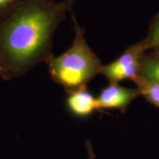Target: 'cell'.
<instances>
[{"mask_svg": "<svg viewBox=\"0 0 159 159\" xmlns=\"http://www.w3.org/2000/svg\"><path fill=\"white\" fill-rule=\"evenodd\" d=\"M67 12L63 1L25 0L0 22L4 80L23 76L53 55L55 33Z\"/></svg>", "mask_w": 159, "mask_h": 159, "instance_id": "6da1fadb", "label": "cell"}, {"mask_svg": "<svg viewBox=\"0 0 159 159\" xmlns=\"http://www.w3.org/2000/svg\"><path fill=\"white\" fill-rule=\"evenodd\" d=\"M75 37L72 44L59 56L54 55L46 62L52 79L70 94L87 88V84L100 74L101 60L89 47L85 39V27L71 14Z\"/></svg>", "mask_w": 159, "mask_h": 159, "instance_id": "7a4b0ae2", "label": "cell"}, {"mask_svg": "<svg viewBox=\"0 0 159 159\" xmlns=\"http://www.w3.org/2000/svg\"><path fill=\"white\" fill-rule=\"evenodd\" d=\"M147 52L148 49L143 39L133 43L114 61L102 65L100 74L112 84H119L124 80L134 81L139 77L141 61Z\"/></svg>", "mask_w": 159, "mask_h": 159, "instance_id": "3957f363", "label": "cell"}, {"mask_svg": "<svg viewBox=\"0 0 159 159\" xmlns=\"http://www.w3.org/2000/svg\"><path fill=\"white\" fill-rule=\"evenodd\" d=\"M142 96L138 89H128L119 84L109 83L97 97L98 109H119L125 113L133 101Z\"/></svg>", "mask_w": 159, "mask_h": 159, "instance_id": "277c9868", "label": "cell"}, {"mask_svg": "<svg viewBox=\"0 0 159 159\" xmlns=\"http://www.w3.org/2000/svg\"><path fill=\"white\" fill-rule=\"evenodd\" d=\"M66 104L69 111L80 117L89 116L94 110L98 109L97 99L87 90V88L69 94Z\"/></svg>", "mask_w": 159, "mask_h": 159, "instance_id": "5b68a950", "label": "cell"}, {"mask_svg": "<svg viewBox=\"0 0 159 159\" xmlns=\"http://www.w3.org/2000/svg\"><path fill=\"white\" fill-rule=\"evenodd\" d=\"M139 77L159 83V51H148L141 61Z\"/></svg>", "mask_w": 159, "mask_h": 159, "instance_id": "8992f818", "label": "cell"}, {"mask_svg": "<svg viewBox=\"0 0 159 159\" xmlns=\"http://www.w3.org/2000/svg\"><path fill=\"white\" fill-rule=\"evenodd\" d=\"M142 96L150 104L159 108V83L138 77L134 80Z\"/></svg>", "mask_w": 159, "mask_h": 159, "instance_id": "52a82bcc", "label": "cell"}, {"mask_svg": "<svg viewBox=\"0 0 159 159\" xmlns=\"http://www.w3.org/2000/svg\"><path fill=\"white\" fill-rule=\"evenodd\" d=\"M143 41L148 51H159V11L151 20L148 34Z\"/></svg>", "mask_w": 159, "mask_h": 159, "instance_id": "ba28073f", "label": "cell"}, {"mask_svg": "<svg viewBox=\"0 0 159 159\" xmlns=\"http://www.w3.org/2000/svg\"><path fill=\"white\" fill-rule=\"evenodd\" d=\"M25 0H0V22Z\"/></svg>", "mask_w": 159, "mask_h": 159, "instance_id": "9c48e42d", "label": "cell"}, {"mask_svg": "<svg viewBox=\"0 0 159 159\" xmlns=\"http://www.w3.org/2000/svg\"><path fill=\"white\" fill-rule=\"evenodd\" d=\"M86 149H87V151H88L89 159H94L95 156H94V152H93L92 147H91L90 142H89V141H87L86 142Z\"/></svg>", "mask_w": 159, "mask_h": 159, "instance_id": "30bf717a", "label": "cell"}, {"mask_svg": "<svg viewBox=\"0 0 159 159\" xmlns=\"http://www.w3.org/2000/svg\"><path fill=\"white\" fill-rule=\"evenodd\" d=\"M63 1L65 4L66 7L67 9H68L69 12L72 11V7L77 0H63Z\"/></svg>", "mask_w": 159, "mask_h": 159, "instance_id": "8fae6325", "label": "cell"}, {"mask_svg": "<svg viewBox=\"0 0 159 159\" xmlns=\"http://www.w3.org/2000/svg\"><path fill=\"white\" fill-rule=\"evenodd\" d=\"M3 70V66H2V61L1 55H0V76H1Z\"/></svg>", "mask_w": 159, "mask_h": 159, "instance_id": "7c38bea8", "label": "cell"}]
</instances>
